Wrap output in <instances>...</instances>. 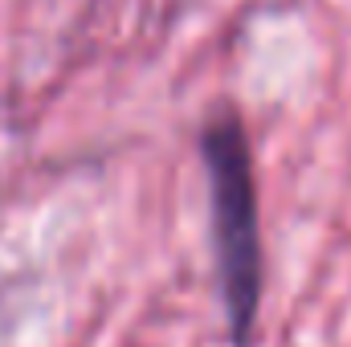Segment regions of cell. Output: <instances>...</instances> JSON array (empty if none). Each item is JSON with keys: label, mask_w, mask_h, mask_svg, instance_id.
<instances>
[{"label": "cell", "mask_w": 351, "mask_h": 347, "mask_svg": "<svg viewBox=\"0 0 351 347\" xmlns=\"http://www.w3.org/2000/svg\"><path fill=\"white\" fill-rule=\"evenodd\" d=\"M200 160L213 204V261L233 347H250L262 307V225L245 119L221 106L200 127Z\"/></svg>", "instance_id": "obj_1"}]
</instances>
